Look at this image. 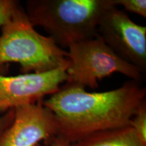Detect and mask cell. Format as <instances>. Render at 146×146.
Here are the masks:
<instances>
[{"instance_id":"cell-3","label":"cell","mask_w":146,"mask_h":146,"mask_svg":"<svg viewBox=\"0 0 146 146\" xmlns=\"http://www.w3.org/2000/svg\"><path fill=\"white\" fill-rule=\"evenodd\" d=\"M1 28L0 66L18 63L23 74L68 68V51L36 31L19 4Z\"/></svg>"},{"instance_id":"cell-5","label":"cell","mask_w":146,"mask_h":146,"mask_svg":"<svg viewBox=\"0 0 146 146\" xmlns=\"http://www.w3.org/2000/svg\"><path fill=\"white\" fill-rule=\"evenodd\" d=\"M98 35L114 52L143 73L146 70V27L135 23L117 6L100 20Z\"/></svg>"},{"instance_id":"cell-6","label":"cell","mask_w":146,"mask_h":146,"mask_svg":"<svg viewBox=\"0 0 146 146\" xmlns=\"http://www.w3.org/2000/svg\"><path fill=\"white\" fill-rule=\"evenodd\" d=\"M67 80L64 68L16 76L0 74V114L43 100L46 96L59 91L60 85L66 83Z\"/></svg>"},{"instance_id":"cell-13","label":"cell","mask_w":146,"mask_h":146,"mask_svg":"<svg viewBox=\"0 0 146 146\" xmlns=\"http://www.w3.org/2000/svg\"><path fill=\"white\" fill-rule=\"evenodd\" d=\"M49 146H72V143L66 139L61 135H58L53 138L48 143ZM35 146H42L41 143L36 144Z\"/></svg>"},{"instance_id":"cell-8","label":"cell","mask_w":146,"mask_h":146,"mask_svg":"<svg viewBox=\"0 0 146 146\" xmlns=\"http://www.w3.org/2000/svg\"><path fill=\"white\" fill-rule=\"evenodd\" d=\"M72 146H146L130 125L102 131L72 143Z\"/></svg>"},{"instance_id":"cell-7","label":"cell","mask_w":146,"mask_h":146,"mask_svg":"<svg viewBox=\"0 0 146 146\" xmlns=\"http://www.w3.org/2000/svg\"><path fill=\"white\" fill-rule=\"evenodd\" d=\"M59 135L54 114L41 100L14 109V120L5 131L0 146H35L41 141L48 143Z\"/></svg>"},{"instance_id":"cell-10","label":"cell","mask_w":146,"mask_h":146,"mask_svg":"<svg viewBox=\"0 0 146 146\" xmlns=\"http://www.w3.org/2000/svg\"><path fill=\"white\" fill-rule=\"evenodd\" d=\"M116 6L120 5L125 10L133 12L146 18V1L145 0H114Z\"/></svg>"},{"instance_id":"cell-11","label":"cell","mask_w":146,"mask_h":146,"mask_svg":"<svg viewBox=\"0 0 146 146\" xmlns=\"http://www.w3.org/2000/svg\"><path fill=\"white\" fill-rule=\"evenodd\" d=\"M18 4L15 0H0V28L9 19Z\"/></svg>"},{"instance_id":"cell-4","label":"cell","mask_w":146,"mask_h":146,"mask_svg":"<svg viewBox=\"0 0 146 146\" xmlns=\"http://www.w3.org/2000/svg\"><path fill=\"white\" fill-rule=\"evenodd\" d=\"M68 48L66 83L97 89L99 80L116 72L139 83L141 80L139 69L122 59L99 35Z\"/></svg>"},{"instance_id":"cell-12","label":"cell","mask_w":146,"mask_h":146,"mask_svg":"<svg viewBox=\"0 0 146 146\" xmlns=\"http://www.w3.org/2000/svg\"><path fill=\"white\" fill-rule=\"evenodd\" d=\"M14 118V109L10 110L0 116V143L5 131L12 125Z\"/></svg>"},{"instance_id":"cell-2","label":"cell","mask_w":146,"mask_h":146,"mask_svg":"<svg viewBox=\"0 0 146 146\" xmlns=\"http://www.w3.org/2000/svg\"><path fill=\"white\" fill-rule=\"evenodd\" d=\"M26 5L32 25L62 48L98 36L102 16L116 6L114 0H29Z\"/></svg>"},{"instance_id":"cell-1","label":"cell","mask_w":146,"mask_h":146,"mask_svg":"<svg viewBox=\"0 0 146 146\" xmlns=\"http://www.w3.org/2000/svg\"><path fill=\"white\" fill-rule=\"evenodd\" d=\"M145 96V87L133 80L104 92H87L66 83L43 104L54 114L60 135L73 143L93 133L129 125Z\"/></svg>"},{"instance_id":"cell-9","label":"cell","mask_w":146,"mask_h":146,"mask_svg":"<svg viewBox=\"0 0 146 146\" xmlns=\"http://www.w3.org/2000/svg\"><path fill=\"white\" fill-rule=\"evenodd\" d=\"M129 125L133 128L144 143L146 144V101L144 100L131 118Z\"/></svg>"}]
</instances>
